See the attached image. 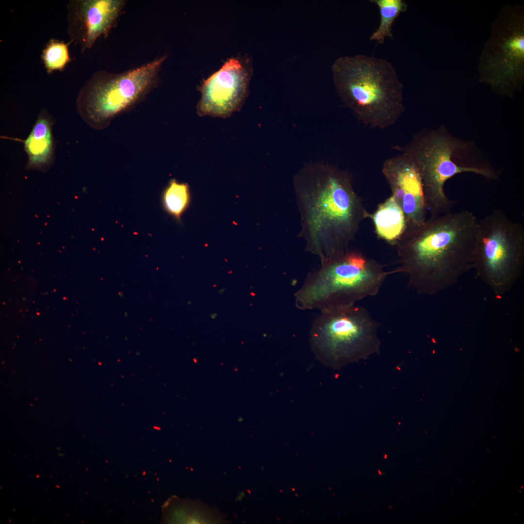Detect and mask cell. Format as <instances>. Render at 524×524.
Listing matches in <instances>:
<instances>
[{
  "label": "cell",
  "instance_id": "1",
  "mask_svg": "<svg viewBox=\"0 0 524 524\" xmlns=\"http://www.w3.org/2000/svg\"><path fill=\"white\" fill-rule=\"evenodd\" d=\"M306 250L321 260L349 248L369 213L351 175L328 164L302 167L293 179Z\"/></svg>",
  "mask_w": 524,
  "mask_h": 524
},
{
  "label": "cell",
  "instance_id": "2",
  "mask_svg": "<svg viewBox=\"0 0 524 524\" xmlns=\"http://www.w3.org/2000/svg\"><path fill=\"white\" fill-rule=\"evenodd\" d=\"M479 220L471 211L429 217L407 228L394 246L399 266L419 294L434 295L473 267Z\"/></svg>",
  "mask_w": 524,
  "mask_h": 524
},
{
  "label": "cell",
  "instance_id": "3",
  "mask_svg": "<svg viewBox=\"0 0 524 524\" xmlns=\"http://www.w3.org/2000/svg\"><path fill=\"white\" fill-rule=\"evenodd\" d=\"M332 72L341 99L365 125L385 129L405 112L403 85L387 60L362 54L342 56L334 61Z\"/></svg>",
  "mask_w": 524,
  "mask_h": 524
},
{
  "label": "cell",
  "instance_id": "4",
  "mask_svg": "<svg viewBox=\"0 0 524 524\" xmlns=\"http://www.w3.org/2000/svg\"><path fill=\"white\" fill-rule=\"evenodd\" d=\"M321 261L295 294L300 310L322 311L355 305L377 295L389 274L377 261L349 248Z\"/></svg>",
  "mask_w": 524,
  "mask_h": 524
},
{
  "label": "cell",
  "instance_id": "5",
  "mask_svg": "<svg viewBox=\"0 0 524 524\" xmlns=\"http://www.w3.org/2000/svg\"><path fill=\"white\" fill-rule=\"evenodd\" d=\"M467 142L453 138L441 129L416 135L405 145L420 170L424 195L430 217L451 212L456 203L445 195L446 181L457 174L472 172L490 180H498L499 172L489 165L472 163L466 159Z\"/></svg>",
  "mask_w": 524,
  "mask_h": 524
},
{
  "label": "cell",
  "instance_id": "6",
  "mask_svg": "<svg viewBox=\"0 0 524 524\" xmlns=\"http://www.w3.org/2000/svg\"><path fill=\"white\" fill-rule=\"evenodd\" d=\"M167 57L162 55L119 73L95 72L78 95L76 108L80 116L95 130L107 128L116 116L142 101L157 86Z\"/></svg>",
  "mask_w": 524,
  "mask_h": 524
},
{
  "label": "cell",
  "instance_id": "7",
  "mask_svg": "<svg viewBox=\"0 0 524 524\" xmlns=\"http://www.w3.org/2000/svg\"><path fill=\"white\" fill-rule=\"evenodd\" d=\"M320 312L311 325L310 343L324 364L340 368L379 351V324L365 308L354 305Z\"/></svg>",
  "mask_w": 524,
  "mask_h": 524
},
{
  "label": "cell",
  "instance_id": "8",
  "mask_svg": "<svg viewBox=\"0 0 524 524\" xmlns=\"http://www.w3.org/2000/svg\"><path fill=\"white\" fill-rule=\"evenodd\" d=\"M524 266V228L502 210L479 221L473 267L498 297L510 290Z\"/></svg>",
  "mask_w": 524,
  "mask_h": 524
},
{
  "label": "cell",
  "instance_id": "9",
  "mask_svg": "<svg viewBox=\"0 0 524 524\" xmlns=\"http://www.w3.org/2000/svg\"><path fill=\"white\" fill-rule=\"evenodd\" d=\"M252 73L248 58L229 59L198 87V115L225 118L239 110L248 95Z\"/></svg>",
  "mask_w": 524,
  "mask_h": 524
},
{
  "label": "cell",
  "instance_id": "10",
  "mask_svg": "<svg viewBox=\"0 0 524 524\" xmlns=\"http://www.w3.org/2000/svg\"><path fill=\"white\" fill-rule=\"evenodd\" d=\"M126 3L125 0H69L66 7L70 42L83 53L100 37L106 38L116 26Z\"/></svg>",
  "mask_w": 524,
  "mask_h": 524
},
{
  "label": "cell",
  "instance_id": "11",
  "mask_svg": "<svg viewBox=\"0 0 524 524\" xmlns=\"http://www.w3.org/2000/svg\"><path fill=\"white\" fill-rule=\"evenodd\" d=\"M382 172L391 189V196L404 213L407 228L424 222L427 219V208L421 172L414 160L402 151L384 162Z\"/></svg>",
  "mask_w": 524,
  "mask_h": 524
},
{
  "label": "cell",
  "instance_id": "12",
  "mask_svg": "<svg viewBox=\"0 0 524 524\" xmlns=\"http://www.w3.org/2000/svg\"><path fill=\"white\" fill-rule=\"evenodd\" d=\"M55 119L49 112L42 108L28 136L24 140L12 138L21 142L28 156L27 170L46 172L55 160V143L52 132Z\"/></svg>",
  "mask_w": 524,
  "mask_h": 524
},
{
  "label": "cell",
  "instance_id": "13",
  "mask_svg": "<svg viewBox=\"0 0 524 524\" xmlns=\"http://www.w3.org/2000/svg\"><path fill=\"white\" fill-rule=\"evenodd\" d=\"M368 218L372 220L377 236L393 246L407 228L404 213L391 195L369 213Z\"/></svg>",
  "mask_w": 524,
  "mask_h": 524
},
{
  "label": "cell",
  "instance_id": "14",
  "mask_svg": "<svg viewBox=\"0 0 524 524\" xmlns=\"http://www.w3.org/2000/svg\"><path fill=\"white\" fill-rule=\"evenodd\" d=\"M378 7L380 16V24L370 37V40L383 44L386 37L393 38L392 27L400 14L407 10L408 5L402 0H371Z\"/></svg>",
  "mask_w": 524,
  "mask_h": 524
},
{
  "label": "cell",
  "instance_id": "15",
  "mask_svg": "<svg viewBox=\"0 0 524 524\" xmlns=\"http://www.w3.org/2000/svg\"><path fill=\"white\" fill-rule=\"evenodd\" d=\"M41 59L48 74L63 70L70 61L68 44L56 39H50L42 50Z\"/></svg>",
  "mask_w": 524,
  "mask_h": 524
},
{
  "label": "cell",
  "instance_id": "16",
  "mask_svg": "<svg viewBox=\"0 0 524 524\" xmlns=\"http://www.w3.org/2000/svg\"><path fill=\"white\" fill-rule=\"evenodd\" d=\"M190 201L188 186L172 180L164 195V201L166 210L179 218L186 209Z\"/></svg>",
  "mask_w": 524,
  "mask_h": 524
},
{
  "label": "cell",
  "instance_id": "17",
  "mask_svg": "<svg viewBox=\"0 0 524 524\" xmlns=\"http://www.w3.org/2000/svg\"><path fill=\"white\" fill-rule=\"evenodd\" d=\"M378 474H379V475H382V473H381L380 472V471H379V470H378Z\"/></svg>",
  "mask_w": 524,
  "mask_h": 524
},
{
  "label": "cell",
  "instance_id": "18",
  "mask_svg": "<svg viewBox=\"0 0 524 524\" xmlns=\"http://www.w3.org/2000/svg\"><path fill=\"white\" fill-rule=\"evenodd\" d=\"M387 455H384V458H387Z\"/></svg>",
  "mask_w": 524,
  "mask_h": 524
}]
</instances>
